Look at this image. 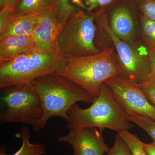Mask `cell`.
I'll return each mask as SVG.
<instances>
[{
	"label": "cell",
	"instance_id": "6da1fadb",
	"mask_svg": "<svg viewBox=\"0 0 155 155\" xmlns=\"http://www.w3.org/2000/svg\"><path fill=\"white\" fill-rule=\"evenodd\" d=\"M114 51L113 48H106L96 54L65 57L56 72L82 87L95 99L103 83L122 72L114 59Z\"/></svg>",
	"mask_w": 155,
	"mask_h": 155
},
{
	"label": "cell",
	"instance_id": "7a4b0ae2",
	"mask_svg": "<svg viewBox=\"0 0 155 155\" xmlns=\"http://www.w3.org/2000/svg\"><path fill=\"white\" fill-rule=\"evenodd\" d=\"M30 84L41 100L44 110L38 131L54 116L61 117L68 122V112L72 106L78 102L90 104L94 99L82 87L56 72L39 78Z\"/></svg>",
	"mask_w": 155,
	"mask_h": 155
},
{
	"label": "cell",
	"instance_id": "3957f363",
	"mask_svg": "<svg viewBox=\"0 0 155 155\" xmlns=\"http://www.w3.org/2000/svg\"><path fill=\"white\" fill-rule=\"evenodd\" d=\"M68 115L70 119L67 127L69 129L96 127L107 128L119 134L134 127L105 83L102 84L99 94L90 107L83 109L75 104L69 110Z\"/></svg>",
	"mask_w": 155,
	"mask_h": 155
},
{
	"label": "cell",
	"instance_id": "277c9868",
	"mask_svg": "<svg viewBox=\"0 0 155 155\" xmlns=\"http://www.w3.org/2000/svg\"><path fill=\"white\" fill-rule=\"evenodd\" d=\"M63 58L57 49H35L0 66V89L15 84H28L54 73Z\"/></svg>",
	"mask_w": 155,
	"mask_h": 155
},
{
	"label": "cell",
	"instance_id": "5b68a950",
	"mask_svg": "<svg viewBox=\"0 0 155 155\" xmlns=\"http://www.w3.org/2000/svg\"><path fill=\"white\" fill-rule=\"evenodd\" d=\"M98 28L94 15L79 10L62 23L58 48L63 58L91 55L100 53L97 44Z\"/></svg>",
	"mask_w": 155,
	"mask_h": 155
},
{
	"label": "cell",
	"instance_id": "8992f818",
	"mask_svg": "<svg viewBox=\"0 0 155 155\" xmlns=\"http://www.w3.org/2000/svg\"><path fill=\"white\" fill-rule=\"evenodd\" d=\"M0 89L1 123H23L38 131L44 110L41 100L30 84H15Z\"/></svg>",
	"mask_w": 155,
	"mask_h": 155
},
{
	"label": "cell",
	"instance_id": "52a82bcc",
	"mask_svg": "<svg viewBox=\"0 0 155 155\" xmlns=\"http://www.w3.org/2000/svg\"><path fill=\"white\" fill-rule=\"evenodd\" d=\"M94 15L99 30L106 32L113 43L122 70L120 75L137 83L147 80L150 72L148 48L137 47L134 42H127L116 36L102 11Z\"/></svg>",
	"mask_w": 155,
	"mask_h": 155
},
{
	"label": "cell",
	"instance_id": "ba28073f",
	"mask_svg": "<svg viewBox=\"0 0 155 155\" xmlns=\"http://www.w3.org/2000/svg\"><path fill=\"white\" fill-rule=\"evenodd\" d=\"M105 83L127 115L136 114L155 121V107L138 83L120 75L108 79Z\"/></svg>",
	"mask_w": 155,
	"mask_h": 155
},
{
	"label": "cell",
	"instance_id": "9c48e42d",
	"mask_svg": "<svg viewBox=\"0 0 155 155\" xmlns=\"http://www.w3.org/2000/svg\"><path fill=\"white\" fill-rule=\"evenodd\" d=\"M103 130L96 127L72 128L58 140L72 146L73 155H104L108 147L103 137Z\"/></svg>",
	"mask_w": 155,
	"mask_h": 155
},
{
	"label": "cell",
	"instance_id": "30bf717a",
	"mask_svg": "<svg viewBox=\"0 0 155 155\" xmlns=\"http://www.w3.org/2000/svg\"><path fill=\"white\" fill-rule=\"evenodd\" d=\"M62 25V22L51 8L39 14L36 26L31 35L35 49L58 50V37Z\"/></svg>",
	"mask_w": 155,
	"mask_h": 155
},
{
	"label": "cell",
	"instance_id": "8fae6325",
	"mask_svg": "<svg viewBox=\"0 0 155 155\" xmlns=\"http://www.w3.org/2000/svg\"><path fill=\"white\" fill-rule=\"evenodd\" d=\"M110 28L116 36L127 42H134L136 36L135 22L126 7L120 6L111 13Z\"/></svg>",
	"mask_w": 155,
	"mask_h": 155
},
{
	"label": "cell",
	"instance_id": "7c38bea8",
	"mask_svg": "<svg viewBox=\"0 0 155 155\" xmlns=\"http://www.w3.org/2000/svg\"><path fill=\"white\" fill-rule=\"evenodd\" d=\"M35 49L31 35L11 36L0 40V66Z\"/></svg>",
	"mask_w": 155,
	"mask_h": 155
},
{
	"label": "cell",
	"instance_id": "4fadbf2b",
	"mask_svg": "<svg viewBox=\"0 0 155 155\" xmlns=\"http://www.w3.org/2000/svg\"><path fill=\"white\" fill-rule=\"evenodd\" d=\"M39 14H28L15 17L2 32L0 40L13 36L31 35Z\"/></svg>",
	"mask_w": 155,
	"mask_h": 155
},
{
	"label": "cell",
	"instance_id": "5bb4252c",
	"mask_svg": "<svg viewBox=\"0 0 155 155\" xmlns=\"http://www.w3.org/2000/svg\"><path fill=\"white\" fill-rule=\"evenodd\" d=\"M19 134L22 138V145L17 151L11 155H42L46 153L44 145L40 143H32L30 142V132L28 127H22ZM0 155H11L6 153L5 150L1 148Z\"/></svg>",
	"mask_w": 155,
	"mask_h": 155
},
{
	"label": "cell",
	"instance_id": "9a60e30c",
	"mask_svg": "<svg viewBox=\"0 0 155 155\" xmlns=\"http://www.w3.org/2000/svg\"><path fill=\"white\" fill-rule=\"evenodd\" d=\"M51 6L62 23L73 12L79 10L84 11V0H51Z\"/></svg>",
	"mask_w": 155,
	"mask_h": 155
},
{
	"label": "cell",
	"instance_id": "2e32d148",
	"mask_svg": "<svg viewBox=\"0 0 155 155\" xmlns=\"http://www.w3.org/2000/svg\"><path fill=\"white\" fill-rule=\"evenodd\" d=\"M51 8V0H19L14 8V17L40 14Z\"/></svg>",
	"mask_w": 155,
	"mask_h": 155
},
{
	"label": "cell",
	"instance_id": "e0dca14e",
	"mask_svg": "<svg viewBox=\"0 0 155 155\" xmlns=\"http://www.w3.org/2000/svg\"><path fill=\"white\" fill-rule=\"evenodd\" d=\"M140 26L142 35L147 47L150 49L155 48V21L143 16Z\"/></svg>",
	"mask_w": 155,
	"mask_h": 155
},
{
	"label": "cell",
	"instance_id": "ac0fdd59",
	"mask_svg": "<svg viewBox=\"0 0 155 155\" xmlns=\"http://www.w3.org/2000/svg\"><path fill=\"white\" fill-rule=\"evenodd\" d=\"M129 120L133 124L144 130L155 143V121L152 119L136 114L127 115Z\"/></svg>",
	"mask_w": 155,
	"mask_h": 155
},
{
	"label": "cell",
	"instance_id": "d6986e66",
	"mask_svg": "<svg viewBox=\"0 0 155 155\" xmlns=\"http://www.w3.org/2000/svg\"><path fill=\"white\" fill-rule=\"evenodd\" d=\"M129 147L132 155H147L138 137L129 130L118 134Z\"/></svg>",
	"mask_w": 155,
	"mask_h": 155
},
{
	"label": "cell",
	"instance_id": "ffe728a7",
	"mask_svg": "<svg viewBox=\"0 0 155 155\" xmlns=\"http://www.w3.org/2000/svg\"><path fill=\"white\" fill-rule=\"evenodd\" d=\"M106 153L107 155H132L127 143L118 134L115 136L114 145L108 147Z\"/></svg>",
	"mask_w": 155,
	"mask_h": 155
},
{
	"label": "cell",
	"instance_id": "44dd1931",
	"mask_svg": "<svg viewBox=\"0 0 155 155\" xmlns=\"http://www.w3.org/2000/svg\"><path fill=\"white\" fill-rule=\"evenodd\" d=\"M114 0H84V11L91 14H94L101 9L113 2Z\"/></svg>",
	"mask_w": 155,
	"mask_h": 155
},
{
	"label": "cell",
	"instance_id": "7402d4cb",
	"mask_svg": "<svg viewBox=\"0 0 155 155\" xmlns=\"http://www.w3.org/2000/svg\"><path fill=\"white\" fill-rule=\"evenodd\" d=\"M15 9L13 7L5 6L0 10V33L2 32L15 18Z\"/></svg>",
	"mask_w": 155,
	"mask_h": 155
},
{
	"label": "cell",
	"instance_id": "603a6c76",
	"mask_svg": "<svg viewBox=\"0 0 155 155\" xmlns=\"http://www.w3.org/2000/svg\"><path fill=\"white\" fill-rule=\"evenodd\" d=\"M138 84L148 99L155 107V79L150 77L147 80Z\"/></svg>",
	"mask_w": 155,
	"mask_h": 155
},
{
	"label": "cell",
	"instance_id": "cb8c5ba5",
	"mask_svg": "<svg viewBox=\"0 0 155 155\" xmlns=\"http://www.w3.org/2000/svg\"><path fill=\"white\" fill-rule=\"evenodd\" d=\"M139 7L143 17L155 21V0H139Z\"/></svg>",
	"mask_w": 155,
	"mask_h": 155
},
{
	"label": "cell",
	"instance_id": "d4e9b609",
	"mask_svg": "<svg viewBox=\"0 0 155 155\" xmlns=\"http://www.w3.org/2000/svg\"><path fill=\"white\" fill-rule=\"evenodd\" d=\"M150 65V77L155 79V48L148 51Z\"/></svg>",
	"mask_w": 155,
	"mask_h": 155
},
{
	"label": "cell",
	"instance_id": "484cf974",
	"mask_svg": "<svg viewBox=\"0 0 155 155\" xmlns=\"http://www.w3.org/2000/svg\"><path fill=\"white\" fill-rule=\"evenodd\" d=\"M142 143L147 155H155V143L154 142L150 143L142 142Z\"/></svg>",
	"mask_w": 155,
	"mask_h": 155
},
{
	"label": "cell",
	"instance_id": "4316f807",
	"mask_svg": "<svg viewBox=\"0 0 155 155\" xmlns=\"http://www.w3.org/2000/svg\"><path fill=\"white\" fill-rule=\"evenodd\" d=\"M19 0H6L5 6L15 8Z\"/></svg>",
	"mask_w": 155,
	"mask_h": 155
},
{
	"label": "cell",
	"instance_id": "83f0119b",
	"mask_svg": "<svg viewBox=\"0 0 155 155\" xmlns=\"http://www.w3.org/2000/svg\"><path fill=\"white\" fill-rule=\"evenodd\" d=\"M6 0H0V10L2 9L5 6Z\"/></svg>",
	"mask_w": 155,
	"mask_h": 155
}]
</instances>
